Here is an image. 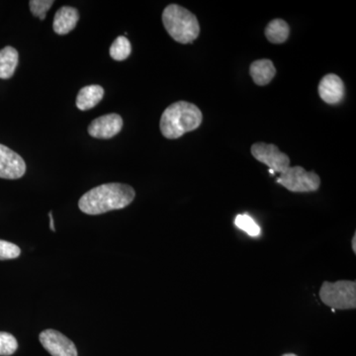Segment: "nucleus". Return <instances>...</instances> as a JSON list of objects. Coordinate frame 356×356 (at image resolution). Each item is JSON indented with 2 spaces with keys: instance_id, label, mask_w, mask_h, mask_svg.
Returning a JSON list of instances; mask_svg holds the SVG:
<instances>
[{
  "instance_id": "nucleus-15",
  "label": "nucleus",
  "mask_w": 356,
  "mask_h": 356,
  "mask_svg": "<svg viewBox=\"0 0 356 356\" xmlns=\"http://www.w3.org/2000/svg\"><path fill=\"white\" fill-rule=\"evenodd\" d=\"M289 34V25L282 19H274L266 28V38L273 44L284 43Z\"/></svg>"
},
{
  "instance_id": "nucleus-17",
  "label": "nucleus",
  "mask_w": 356,
  "mask_h": 356,
  "mask_svg": "<svg viewBox=\"0 0 356 356\" xmlns=\"http://www.w3.org/2000/svg\"><path fill=\"white\" fill-rule=\"evenodd\" d=\"M236 226L243 229L248 236H257L261 234V228L254 220L248 215H238L235 220Z\"/></svg>"
},
{
  "instance_id": "nucleus-12",
  "label": "nucleus",
  "mask_w": 356,
  "mask_h": 356,
  "mask_svg": "<svg viewBox=\"0 0 356 356\" xmlns=\"http://www.w3.org/2000/svg\"><path fill=\"white\" fill-rule=\"evenodd\" d=\"M103 96H104V89L102 86H96V84L84 86L76 96V107L81 111L92 109L102 102Z\"/></svg>"
},
{
  "instance_id": "nucleus-9",
  "label": "nucleus",
  "mask_w": 356,
  "mask_h": 356,
  "mask_svg": "<svg viewBox=\"0 0 356 356\" xmlns=\"http://www.w3.org/2000/svg\"><path fill=\"white\" fill-rule=\"evenodd\" d=\"M123 128V119L118 114H107L91 122L88 134L96 139H111Z\"/></svg>"
},
{
  "instance_id": "nucleus-3",
  "label": "nucleus",
  "mask_w": 356,
  "mask_h": 356,
  "mask_svg": "<svg viewBox=\"0 0 356 356\" xmlns=\"http://www.w3.org/2000/svg\"><path fill=\"white\" fill-rule=\"evenodd\" d=\"M163 23L170 36L180 44L191 43L200 33L197 17L177 4H170L163 10Z\"/></svg>"
},
{
  "instance_id": "nucleus-21",
  "label": "nucleus",
  "mask_w": 356,
  "mask_h": 356,
  "mask_svg": "<svg viewBox=\"0 0 356 356\" xmlns=\"http://www.w3.org/2000/svg\"><path fill=\"white\" fill-rule=\"evenodd\" d=\"M49 216H50V228L51 231L56 232L55 225H54L53 214H51V212L49 213Z\"/></svg>"
},
{
  "instance_id": "nucleus-8",
  "label": "nucleus",
  "mask_w": 356,
  "mask_h": 356,
  "mask_svg": "<svg viewBox=\"0 0 356 356\" xmlns=\"http://www.w3.org/2000/svg\"><path fill=\"white\" fill-rule=\"evenodd\" d=\"M26 172L24 159L19 154L0 144V178L18 179Z\"/></svg>"
},
{
  "instance_id": "nucleus-5",
  "label": "nucleus",
  "mask_w": 356,
  "mask_h": 356,
  "mask_svg": "<svg viewBox=\"0 0 356 356\" xmlns=\"http://www.w3.org/2000/svg\"><path fill=\"white\" fill-rule=\"evenodd\" d=\"M277 182L291 192H313L320 187L321 178L317 173L306 172L301 166H294L281 173Z\"/></svg>"
},
{
  "instance_id": "nucleus-1",
  "label": "nucleus",
  "mask_w": 356,
  "mask_h": 356,
  "mask_svg": "<svg viewBox=\"0 0 356 356\" xmlns=\"http://www.w3.org/2000/svg\"><path fill=\"white\" fill-rule=\"evenodd\" d=\"M136 193L130 185L107 184L86 192L79 199V207L88 215H100L123 209L133 202Z\"/></svg>"
},
{
  "instance_id": "nucleus-14",
  "label": "nucleus",
  "mask_w": 356,
  "mask_h": 356,
  "mask_svg": "<svg viewBox=\"0 0 356 356\" xmlns=\"http://www.w3.org/2000/svg\"><path fill=\"white\" fill-rule=\"evenodd\" d=\"M18 63H19V55L13 47L7 46L0 50V79H11L15 72Z\"/></svg>"
},
{
  "instance_id": "nucleus-16",
  "label": "nucleus",
  "mask_w": 356,
  "mask_h": 356,
  "mask_svg": "<svg viewBox=\"0 0 356 356\" xmlns=\"http://www.w3.org/2000/svg\"><path fill=\"white\" fill-rule=\"evenodd\" d=\"M132 51L130 41L125 36H119L110 47V56L115 60H125Z\"/></svg>"
},
{
  "instance_id": "nucleus-2",
  "label": "nucleus",
  "mask_w": 356,
  "mask_h": 356,
  "mask_svg": "<svg viewBox=\"0 0 356 356\" xmlns=\"http://www.w3.org/2000/svg\"><path fill=\"white\" fill-rule=\"evenodd\" d=\"M202 120V112L196 105L178 102L170 105L163 111L159 127L166 139H178L184 134L196 130Z\"/></svg>"
},
{
  "instance_id": "nucleus-18",
  "label": "nucleus",
  "mask_w": 356,
  "mask_h": 356,
  "mask_svg": "<svg viewBox=\"0 0 356 356\" xmlns=\"http://www.w3.org/2000/svg\"><path fill=\"white\" fill-rule=\"evenodd\" d=\"M17 348V341L13 334L0 332V356L13 355Z\"/></svg>"
},
{
  "instance_id": "nucleus-23",
  "label": "nucleus",
  "mask_w": 356,
  "mask_h": 356,
  "mask_svg": "<svg viewBox=\"0 0 356 356\" xmlns=\"http://www.w3.org/2000/svg\"><path fill=\"white\" fill-rule=\"evenodd\" d=\"M282 356H297L296 355H293V353H287V355H284Z\"/></svg>"
},
{
  "instance_id": "nucleus-22",
  "label": "nucleus",
  "mask_w": 356,
  "mask_h": 356,
  "mask_svg": "<svg viewBox=\"0 0 356 356\" xmlns=\"http://www.w3.org/2000/svg\"><path fill=\"white\" fill-rule=\"evenodd\" d=\"M351 247H353V252L356 254V235L353 236V242H351Z\"/></svg>"
},
{
  "instance_id": "nucleus-10",
  "label": "nucleus",
  "mask_w": 356,
  "mask_h": 356,
  "mask_svg": "<svg viewBox=\"0 0 356 356\" xmlns=\"http://www.w3.org/2000/svg\"><path fill=\"white\" fill-rule=\"evenodd\" d=\"M344 84L341 77L329 74L318 84V95L327 104H337L343 99Z\"/></svg>"
},
{
  "instance_id": "nucleus-6",
  "label": "nucleus",
  "mask_w": 356,
  "mask_h": 356,
  "mask_svg": "<svg viewBox=\"0 0 356 356\" xmlns=\"http://www.w3.org/2000/svg\"><path fill=\"white\" fill-rule=\"evenodd\" d=\"M252 154L259 163L268 166L274 172L281 175L290 168L289 156L280 152L275 145L257 143L252 145Z\"/></svg>"
},
{
  "instance_id": "nucleus-20",
  "label": "nucleus",
  "mask_w": 356,
  "mask_h": 356,
  "mask_svg": "<svg viewBox=\"0 0 356 356\" xmlns=\"http://www.w3.org/2000/svg\"><path fill=\"white\" fill-rule=\"evenodd\" d=\"M20 254L21 250L18 245L0 240V261L17 259Z\"/></svg>"
},
{
  "instance_id": "nucleus-4",
  "label": "nucleus",
  "mask_w": 356,
  "mask_h": 356,
  "mask_svg": "<svg viewBox=\"0 0 356 356\" xmlns=\"http://www.w3.org/2000/svg\"><path fill=\"white\" fill-rule=\"evenodd\" d=\"M320 297L323 303L334 310L355 309V281L339 280L334 283L325 281L321 287Z\"/></svg>"
},
{
  "instance_id": "nucleus-19",
  "label": "nucleus",
  "mask_w": 356,
  "mask_h": 356,
  "mask_svg": "<svg viewBox=\"0 0 356 356\" xmlns=\"http://www.w3.org/2000/svg\"><path fill=\"white\" fill-rule=\"evenodd\" d=\"M53 4V0H31L29 2L30 10H31L33 15L36 16L41 20H44L47 13L50 10Z\"/></svg>"
},
{
  "instance_id": "nucleus-13",
  "label": "nucleus",
  "mask_w": 356,
  "mask_h": 356,
  "mask_svg": "<svg viewBox=\"0 0 356 356\" xmlns=\"http://www.w3.org/2000/svg\"><path fill=\"white\" fill-rule=\"evenodd\" d=\"M250 74L255 84L264 86L273 81V77L275 76L276 70L270 60L264 58V60H255L250 65Z\"/></svg>"
},
{
  "instance_id": "nucleus-7",
  "label": "nucleus",
  "mask_w": 356,
  "mask_h": 356,
  "mask_svg": "<svg viewBox=\"0 0 356 356\" xmlns=\"http://www.w3.org/2000/svg\"><path fill=\"white\" fill-rule=\"evenodd\" d=\"M40 343L51 356H77L74 343L56 330H44L40 334Z\"/></svg>"
},
{
  "instance_id": "nucleus-11",
  "label": "nucleus",
  "mask_w": 356,
  "mask_h": 356,
  "mask_svg": "<svg viewBox=\"0 0 356 356\" xmlns=\"http://www.w3.org/2000/svg\"><path fill=\"white\" fill-rule=\"evenodd\" d=\"M79 19L77 9L72 6H63L56 13L54 18V31L58 35H67L76 28Z\"/></svg>"
}]
</instances>
